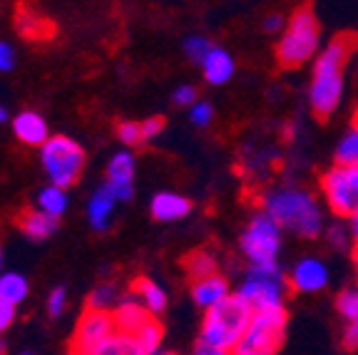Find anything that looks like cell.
I'll use <instances>...</instances> for the list:
<instances>
[{
    "label": "cell",
    "mask_w": 358,
    "mask_h": 355,
    "mask_svg": "<svg viewBox=\"0 0 358 355\" xmlns=\"http://www.w3.org/2000/svg\"><path fill=\"white\" fill-rule=\"evenodd\" d=\"M358 50V35L341 33L334 38L313 62L311 87H308V105L319 119H329L341 105L343 85H346V62Z\"/></svg>",
    "instance_id": "1"
},
{
    "label": "cell",
    "mask_w": 358,
    "mask_h": 355,
    "mask_svg": "<svg viewBox=\"0 0 358 355\" xmlns=\"http://www.w3.org/2000/svg\"><path fill=\"white\" fill-rule=\"evenodd\" d=\"M264 211L274 219L281 229L294 231L301 239H316L324 231V214L319 201L306 189L281 187L264 196Z\"/></svg>",
    "instance_id": "2"
},
{
    "label": "cell",
    "mask_w": 358,
    "mask_h": 355,
    "mask_svg": "<svg viewBox=\"0 0 358 355\" xmlns=\"http://www.w3.org/2000/svg\"><path fill=\"white\" fill-rule=\"evenodd\" d=\"M321 43V28L319 20L313 15L311 6H301L294 10V15L286 22L281 40L276 45V60L286 70H296V67L306 65Z\"/></svg>",
    "instance_id": "3"
},
{
    "label": "cell",
    "mask_w": 358,
    "mask_h": 355,
    "mask_svg": "<svg viewBox=\"0 0 358 355\" xmlns=\"http://www.w3.org/2000/svg\"><path fill=\"white\" fill-rule=\"evenodd\" d=\"M204 321H201V333L199 343L214 345V348L229 350L239 343V338L244 335L246 326L252 321L254 311L236 294H231L227 300H222L219 305L204 311Z\"/></svg>",
    "instance_id": "4"
},
{
    "label": "cell",
    "mask_w": 358,
    "mask_h": 355,
    "mask_svg": "<svg viewBox=\"0 0 358 355\" xmlns=\"http://www.w3.org/2000/svg\"><path fill=\"white\" fill-rule=\"evenodd\" d=\"M289 278L284 276L279 261L268 263H252L246 278L241 281L239 296L254 313L268 311V308H284L286 294H289Z\"/></svg>",
    "instance_id": "5"
},
{
    "label": "cell",
    "mask_w": 358,
    "mask_h": 355,
    "mask_svg": "<svg viewBox=\"0 0 358 355\" xmlns=\"http://www.w3.org/2000/svg\"><path fill=\"white\" fill-rule=\"evenodd\" d=\"M286 328H289L286 308L257 311L239 343L231 348V355H276L286 340Z\"/></svg>",
    "instance_id": "6"
},
{
    "label": "cell",
    "mask_w": 358,
    "mask_h": 355,
    "mask_svg": "<svg viewBox=\"0 0 358 355\" xmlns=\"http://www.w3.org/2000/svg\"><path fill=\"white\" fill-rule=\"evenodd\" d=\"M40 161H43V169L50 184L70 189L73 184H78L85 169V150L73 137L57 134L40 147Z\"/></svg>",
    "instance_id": "7"
},
{
    "label": "cell",
    "mask_w": 358,
    "mask_h": 355,
    "mask_svg": "<svg viewBox=\"0 0 358 355\" xmlns=\"http://www.w3.org/2000/svg\"><path fill=\"white\" fill-rule=\"evenodd\" d=\"M281 231L284 229L268 217L266 211L254 214L252 222L246 224L241 233V251L249 259V263H268L279 259L281 251Z\"/></svg>",
    "instance_id": "8"
},
{
    "label": "cell",
    "mask_w": 358,
    "mask_h": 355,
    "mask_svg": "<svg viewBox=\"0 0 358 355\" xmlns=\"http://www.w3.org/2000/svg\"><path fill=\"white\" fill-rule=\"evenodd\" d=\"M326 204L336 217L351 219L358 211V164H336L321 179Z\"/></svg>",
    "instance_id": "9"
},
{
    "label": "cell",
    "mask_w": 358,
    "mask_h": 355,
    "mask_svg": "<svg viewBox=\"0 0 358 355\" xmlns=\"http://www.w3.org/2000/svg\"><path fill=\"white\" fill-rule=\"evenodd\" d=\"M115 331H117V326H115V316L110 311L87 308L85 316L80 318L78 331H75V340H73L75 353L92 355Z\"/></svg>",
    "instance_id": "10"
},
{
    "label": "cell",
    "mask_w": 358,
    "mask_h": 355,
    "mask_svg": "<svg viewBox=\"0 0 358 355\" xmlns=\"http://www.w3.org/2000/svg\"><path fill=\"white\" fill-rule=\"evenodd\" d=\"M286 278H289V286L296 294H319L329 286L331 268L319 256H303L301 261L294 263Z\"/></svg>",
    "instance_id": "11"
},
{
    "label": "cell",
    "mask_w": 358,
    "mask_h": 355,
    "mask_svg": "<svg viewBox=\"0 0 358 355\" xmlns=\"http://www.w3.org/2000/svg\"><path fill=\"white\" fill-rule=\"evenodd\" d=\"M105 184L117 196V201H129L134 194V157L129 152H117L107 164Z\"/></svg>",
    "instance_id": "12"
},
{
    "label": "cell",
    "mask_w": 358,
    "mask_h": 355,
    "mask_svg": "<svg viewBox=\"0 0 358 355\" xmlns=\"http://www.w3.org/2000/svg\"><path fill=\"white\" fill-rule=\"evenodd\" d=\"M13 134L20 139L22 145H28V147H43L45 142L50 139V129H48L45 117L38 115V112H30V110L13 117Z\"/></svg>",
    "instance_id": "13"
},
{
    "label": "cell",
    "mask_w": 358,
    "mask_h": 355,
    "mask_svg": "<svg viewBox=\"0 0 358 355\" xmlns=\"http://www.w3.org/2000/svg\"><path fill=\"white\" fill-rule=\"evenodd\" d=\"M192 300L199 305L201 311H209L214 305H219L222 300H227L231 296L229 291V283L227 278L214 273V276H207V278H199V281H192Z\"/></svg>",
    "instance_id": "14"
},
{
    "label": "cell",
    "mask_w": 358,
    "mask_h": 355,
    "mask_svg": "<svg viewBox=\"0 0 358 355\" xmlns=\"http://www.w3.org/2000/svg\"><path fill=\"white\" fill-rule=\"evenodd\" d=\"M115 206H117V196L112 194L110 187L102 184L95 189V194L90 196L87 201V219L90 226L95 231H107L112 224V214H115Z\"/></svg>",
    "instance_id": "15"
},
{
    "label": "cell",
    "mask_w": 358,
    "mask_h": 355,
    "mask_svg": "<svg viewBox=\"0 0 358 355\" xmlns=\"http://www.w3.org/2000/svg\"><path fill=\"white\" fill-rule=\"evenodd\" d=\"M150 211L157 222H179L192 211V201L177 191H159L152 199Z\"/></svg>",
    "instance_id": "16"
},
{
    "label": "cell",
    "mask_w": 358,
    "mask_h": 355,
    "mask_svg": "<svg viewBox=\"0 0 358 355\" xmlns=\"http://www.w3.org/2000/svg\"><path fill=\"white\" fill-rule=\"evenodd\" d=\"M234 57L224 48H212L209 55L204 57V62H201V73H204V80L209 85H227L234 78Z\"/></svg>",
    "instance_id": "17"
},
{
    "label": "cell",
    "mask_w": 358,
    "mask_h": 355,
    "mask_svg": "<svg viewBox=\"0 0 358 355\" xmlns=\"http://www.w3.org/2000/svg\"><path fill=\"white\" fill-rule=\"evenodd\" d=\"M112 316H115V326H117V331H124V333H137V331H140L150 318H155L137 298H124Z\"/></svg>",
    "instance_id": "18"
},
{
    "label": "cell",
    "mask_w": 358,
    "mask_h": 355,
    "mask_svg": "<svg viewBox=\"0 0 358 355\" xmlns=\"http://www.w3.org/2000/svg\"><path fill=\"white\" fill-rule=\"evenodd\" d=\"M57 222H60V219L48 217V214L40 209L22 211L20 219H17L20 229L25 231V236H30L33 241H43V239H48V236H52V231L57 229Z\"/></svg>",
    "instance_id": "19"
},
{
    "label": "cell",
    "mask_w": 358,
    "mask_h": 355,
    "mask_svg": "<svg viewBox=\"0 0 358 355\" xmlns=\"http://www.w3.org/2000/svg\"><path fill=\"white\" fill-rule=\"evenodd\" d=\"M134 294H137V300L145 305L152 316H159L167 308V291L157 281H152V278H137L134 281Z\"/></svg>",
    "instance_id": "20"
},
{
    "label": "cell",
    "mask_w": 358,
    "mask_h": 355,
    "mask_svg": "<svg viewBox=\"0 0 358 355\" xmlns=\"http://www.w3.org/2000/svg\"><path fill=\"white\" fill-rule=\"evenodd\" d=\"M67 206H70V196H67V189L55 187V184H48V187H43L38 191V196H35V209L45 211L48 217L60 219L62 214L67 211Z\"/></svg>",
    "instance_id": "21"
},
{
    "label": "cell",
    "mask_w": 358,
    "mask_h": 355,
    "mask_svg": "<svg viewBox=\"0 0 358 355\" xmlns=\"http://www.w3.org/2000/svg\"><path fill=\"white\" fill-rule=\"evenodd\" d=\"M92 355H147V353L142 350V345L137 343V338L132 333L115 331Z\"/></svg>",
    "instance_id": "22"
},
{
    "label": "cell",
    "mask_w": 358,
    "mask_h": 355,
    "mask_svg": "<svg viewBox=\"0 0 358 355\" xmlns=\"http://www.w3.org/2000/svg\"><path fill=\"white\" fill-rule=\"evenodd\" d=\"M28 294H30L28 278L22 276V273H17V271L0 273V300L17 305L28 298Z\"/></svg>",
    "instance_id": "23"
},
{
    "label": "cell",
    "mask_w": 358,
    "mask_h": 355,
    "mask_svg": "<svg viewBox=\"0 0 358 355\" xmlns=\"http://www.w3.org/2000/svg\"><path fill=\"white\" fill-rule=\"evenodd\" d=\"M185 268H187V276L192 281H199V278H207L217 273V259H214L209 251H192L189 256L185 259Z\"/></svg>",
    "instance_id": "24"
},
{
    "label": "cell",
    "mask_w": 358,
    "mask_h": 355,
    "mask_svg": "<svg viewBox=\"0 0 358 355\" xmlns=\"http://www.w3.org/2000/svg\"><path fill=\"white\" fill-rule=\"evenodd\" d=\"M336 164H358V115L351 122V127L343 132L341 142L336 145Z\"/></svg>",
    "instance_id": "25"
},
{
    "label": "cell",
    "mask_w": 358,
    "mask_h": 355,
    "mask_svg": "<svg viewBox=\"0 0 358 355\" xmlns=\"http://www.w3.org/2000/svg\"><path fill=\"white\" fill-rule=\"evenodd\" d=\"M162 333L164 331H162V326H159V321H157V318H150V321L132 335L137 338V343L142 345V350H145L147 355H152L159 350V345H162Z\"/></svg>",
    "instance_id": "26"
},
{
    "label": "cell",
    "mask_w": 358,
    "mask_h": 355,
    "mask_svg": "<svg viewBox=\"0 0 358 355\" xmlns=\"http://www.w3.org/2000/svg\"><path fill=\"white\" fill-rule=\"evenodd\" d=\"M336 311L346 323H358V286H348L338 294Z\"/></svg>",
    "instance_id": "27"
},
{
    "label": "cell",
    "mask_w": 358,
    "mask_h": 355,
    "mask_svg": "<svg viewBox=\"0 0 358 355\" xmlns=\"http://www.w3.org/2000/svg\"><path fill=\"white\" fill-rule=\"evenodd\" d=\"M212 48H214V45L209 43L207 38H201V35H189V38L185 40V52H187V57L194 62V65H201Z\"/></svg>",
    "instance_id": "28"
},
{
    "label": "cell",
    "mask_w": 358,
    "mask_h": 355,
    "mask_svg": "<svg viewBox=\"0 0 358 355\" xmlns=\"http://www.w3.org/2000/svg\"><path fill=\"white\" fill-rule=\"evenodd\" d=\"M326 239H329L331 249H348L353 241V233H351V226H346V224H334V226H329V231H326Z\"/></svg>",
    "instance_id": "29"
},
{
    "label": "cell",
    "mask_w": 358,
    "mask_h": 355,
    "mask_svg": "<svg viewBox=\"0 0 358 355\" xmlns=\"http://www.w3.org/2000/svg\"><path fill=\"white\" fill-rule=\"evenodd\" d=\"M117 137H120V142H122V145H127V147L145 145V134H142V122H120Z\"/></svg>",
    "instance_id": "30"
},
{
    "label": "cell",
    "mask_w": 358,
    "mask_h": 355,
    "mask_svg": "<svg viewBox=\"0 0 358 355\" xmlns=\"http://www.w3.org/2000/svg\"><path fill=\"white\" fill-rule=\"evenodd\" d=\"M115 286H110V283H102V286H97L92 294H90V308H97V311H107L110 308V303L115 300Z\"/></svg>",
    "instance_id": "31"
},
{
    "label": "cell",
    "mask_w": 358,
    "mask_h": 355,
    "mask_svg": "<svg viewBox=\"0 0 358 355\" xmlns=\"http://www.w3.org/2000/svg\"><path fill=\"white\" fill-rule=\"evenodd\" d=\"M189 117H192V122L196 124V127H209L214 119V107L209 105V102L199 100L196 105L189 107Z\"/></svg>",
    "instance_id": "32"
},
{
    "label": "cell",
    "mask_w": 358,
    "mask_h": 355,
    "mask_svg": "<svg viewBox=\"0 0 358 355\" xmlns=\"http://www.w3.org/2000/svg\"><path fill=\"white\" fill-rule=\"evenodd\" d=\"M67 308V291L62 289V286H57V289L50 291V296H48V313H50L52 318L62 316Z\"/></svg>",
    "instance_id": "33"
},
{
    "label": "cell",
    "mask_w": 358,
    "mask_h": 355,
    "mask_svg": "<svg viewBox=\"0 0 358 355\" xmlns=\"http://www.w3.org/2000/svg\"><path fill=\"white\" fill-rule=\"evenodd\" d=\"M196 97H199V92H196L194 85H179V87L174 89V94H172L174 105H179V107H192V105H196V102H199Z\"/></svg>",
    "instance_id": "34"
},
{
    "label": "cell",
    "mask_w": 358,
    "mask_h": 355,
    "mask_svg": "<svg viewBox=\"0 0 358 355\" xmlns=\"http://www.w3.org/2000/svg\"><path fill=\"white\" fill-rule=\"evenodd\" d=\"M15 50H13V45L6 43V40H0V73H10L13 67H15Z\"/></svg>",
    "instance_id": "35"
},
{
    "label": "cell",
    "mask_w": 358,
    "mask_h": 355,
    "mask_svg": "<svg viewBox=\"0 0 358 355\" xmlns=\"http://www.w3.org/2000/svg\"><path fill=\"white\" fill-rule=\"evenodd\" d=\"M162 129H164V119H162V117H150V119H145V122H142V134H145V142H150V139H157Z\"/></svg>",
    "instance_id": "36"
},
{
    "label": "cell",
    "mask_w": 358,
    "mask_h": 355,
    "mask_svg": "<svg viewBox=\"0 0 358 355\" xmlns=\"http://www.w3.org/2000/svg\"><path fill=\"white\" fill-rule=\"evenodd\" d=\"M15 308H17V305L0 300V335L6 333L8 328L13 326V321H15Z\"/></svg>",
    "instance_id": "37"
},
{
    "label": "cell",
    "mask_w": 358,
    "mask_h": 355,
    "mask_svg": "<svg viewBox=\"0 0 358 355\" xmlns=\"http://www.w3.org/2000/svg\"><path fill=\"white\" fill-rule=\"evenodd\" d=\"M343 348L358 350V323H346V328H343Z\"/></svg>",
    "instance_id": "38"
},
{
    "label": "cell",
    "mask_w": 358,
    "mask_h": 355,
    "mask_svg": "<svg viewBox=\"0 0 358 355\" xmlns=\"http://www.w3.org/2000/svg\"><path fill=\"white\" fill-rule=\"evenodd\" d=\"M284 17L279 15V13H274V15H268L266 20H264V30L266 33H279V30H284Z\"/></svg>",
    "instance_id": "39"
},
{
    "label": "cell",
    "mask_w": 358,
    "mask_h": 355,
    "mask_svg": "<svg viewBox=\"0 0 358 355\" xmlns=\"http://www.w3.org/2000/svg\"><path fill=\"white\" fill-rule=\"evenodd\" d=\"M192 355H231L229 350H222V348H214V345H207V343H199Z\"/></svg>",
    "instance_id": "40"
},
{
    "label": "cell",
    "mask_w": 358,
    "mask_h": 355,
    "mask_svg": "<svg viewBox=\"0 0 358 355\" xmlns=\"http://www.w3.org/2000/svg\"><path fill=\"white\" fill-rule=\"evenodd\" d=\"M348 226H351V233H353V241H358V211L348 219Z\"/></svg>",
    "instance_id": "41"
},
{
    "label": "cell",
    "mask_w": 358,
    "mask_h": 355,
    "mask_svg": "<svg viewBox=\"0 0 358 355\" xmlns=\"http://www.w3.org/2000/svg\"><path fill=\"white\" fill-rule=\"evenodd\" d=\"M3 122H8V110L0 105V124H3Z\"/></svg>",
    "instance_id": "42"
},
{
    "label": "cell",
    "mask_w": 358,
    "mask_h": 355,
    "mask_svg": "<svg viewBox=\"0 0 358 355\" xmlns=\"http://www.w3.org/2000/svg\"><path fill=\"white\" fill-rule=\"evenodd\" d=\"M353 266H356V276H358V241H356V249H353Z\"/></svg>",
    "instance_id": "43"
},
{
    "label": "cell",
    "mask_w": 358,
    "mask_h": 355,
    "mask_svg": "<svg viewBox=\"0 0 358 355\" xmlns=\"http://www.w3.org/2000/svg\"><path fill=\"white\" fill-rule=\"evenodd\" d=\"M0 271H3V249H0Z\"/></svg>",
    "instance_id": "44"
},
{
    "label": "cell",
    "mask_w": 358,
    "mask_h": 355,
    "mask_svg": "<svg viewBox=\"0 0 358 355\" xmlns=\"http://www.w3.org/2000/svg\"><path fill=\"white\" fill-rule=\"evenodd\" d=\"M6 353V345H3V340H0V355Z\"/></svg>",
    "instance_id": "45"
},
{
    "label": "cell",
    "mask_w": 358,
    "mask_h": 355,
    "mask_svg": "<svg viewBox=\"0 0 358 355\" xmlns=\"http://www.w3.org/2000/svg\"><path fill=\"white\" fill-rule=\"evenodd\" d=\"M152 355H169V353H164V350H157V353H152Z\"/></svg>",
    "instance_id": "46"
},
{
    "label": "cell",
    "mask_w": 358,
    "mask_h": 355,
    "mask_svg": "<svg viewBox=\"0 0 358 355\" xmlns=\"http://www.w3.org/2000/svg\"><path fill=\"white\" fill-rule=\"evenodd\" d=\"M70 355H80V353H75V350H73V353H70Z\"/></svg>",
    "instance_id": "47"
},
{
    "label": "cell",
    "mask_w": 358,
    "mask_h": 355,
    "mask_svg": "<svg viewBox=\"0 0 358 355\" xmlns=\"http://www.w3.org/2000/svg\"><path fill=\"white\" fill-rule=\"evenodd\" d=\"M25 355H28V353H25Z\"/></svg>",
    "instance_id": "48"
}]
</instances>
